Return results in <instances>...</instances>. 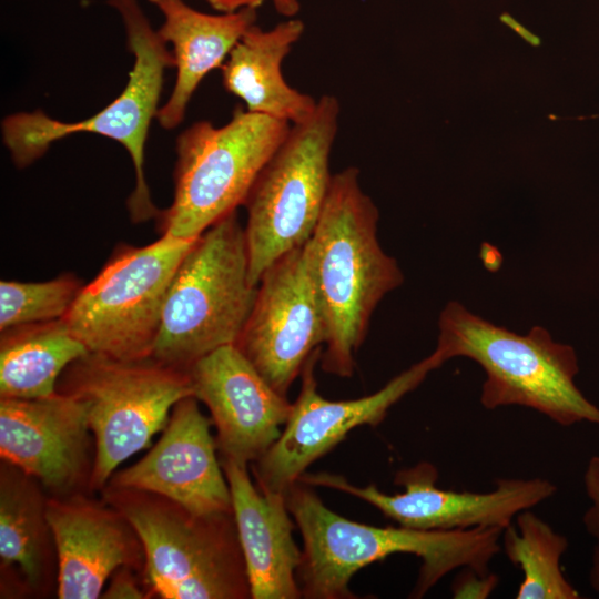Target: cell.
<instances>
[{
	"mask_svg": "<svg viewBox=\"0 0 599 599\" xmlns=\"http://www.w3.org/2000/svg\"><path fill=\"white\" fill-rule=\"evenodd\" d=\"M0 480V557L20 568L30 585L43 572L47 506L32 477L7 463Z\"/></svg>",
	"mask_w": 599,
	"mask_h": 599,
	"instance_id": "7402d4cb",
	"label": "cell"
},
{
	"mask_svg": "<svg viewBox=\"0 0 599 599\" xmlns=\"http://www.w3.org/2000/svg\"><path fill=\"white\" fill-rule=\"evenodd\" d=\"M497 585V577L491 575H480L466 568L453 586L455 598H486Z\"/></svg>",
	"mask_w": 599,
	"mask_h": 599,
	"instance_id": "484cf974",
	"label": "cell"
},
{
	"mask_svg": "<svg viewBox=\"0 0 599 599\" xmlns=\"http://www.w3.org/2000/svg\"><path fill=\"white\" fill-rule=\"evenodd\" d=\"M87 347L63 318L1 332V398H41L55 394L60 375Z\"/></svg>",
	"mask_w": 599,
	"mask_h": 599,
	"instance_id": "44dd1931",
	"label": "cell"
},
{
	"mask_svg": "<svg viewBox=\"0 0 599 599\" xmlns=\"http://www.w3.org/2000/svg\"><path fill=\"white\" fill-rule=\"evenodd\" d=\"M253 599L302 598L297 569L302 559L285 493L262 491L247 465L221 459Z\"/></svg>",
	"mask_w": 599,
	"mask_h": 599,
	"instance_id": "e0dca14e",
	"label": "cell"
},
{
	"mask_svg": "<svg viewBox=\"0 0 599 599\" xmlns=\"http://www.w3.org/2000/svg\"><path fill=\"white\" fill-rule=\"evenodd\" d=\"M325 341V321L302 246L263 273L235 345L268 384L286 396L309 355Z\"/></svg>",
	"mask_w": 599,
	"mask_h": 599,
	"instance_id": "4fadbf2b",
	"label": "cell"
},
{
	"mask_svg": "<svg viewBox=\"0 0 599 599\" xmlns=\"http://www.w3.org/2000/svg\"><path fill=\"white\" fill-rule=\"evenodd\" d=\"M302 481L286 491V502L302 538L297 581L302 598H356L348 585L362 568L394 554H412L422 566L412 598L423 597L457 568L489 573L500 550L501 528L423 530L403 526L375 527L348 520L327 508Z\"/></svg>",
	"mask_w": 599,
	"mask_h": 599,
	"instance_id": "6da1fadb",
	"label": "cell"
},
{
	"mask_svg": "<svg viewBox=\"0 0 599 599\" xmlns=\"http://www.w3.org/2000/svg\"><path fill=\"white\" fill-rule=\"evenodd\" d=\"M64 373L61 392L87 404L95 438L93 488H101L120 464L164 429L176 403L193 396L187 372L151 357L121 361L88 353Z\"/></svg>",
	"mask_w": 599,
	"mask_h": 599,
	"instance_id": "30bf717a",
	"label": "cell"
},
{
	"mask_svg": "<svg viewBox=\"0 0 599 599\" xmlns=\"http://www.w3.org/2000/svg\"><path fill=\"white\" fill-rule=\"evenodd\" d=\"M212 424L194 396L181 399L156 444L115 476L116 488L165 498L196 516L232 512L231 491L216 456Z\"/></svg>",
	"mask_w": 599,
	"mask_h": 599,
	"instance_id": "5bb4252c",
	"label": "cell"
},
{
	"mask_svg": "<svg viewBox=\"0 0 599 599\" xmlns=\"http://www.w3.org/2000/svg\"><path fill=\"white\" fill-rule=\"evenodd\" d=\"M120 16L134 64L123 91L90 118L63 122L41 110L17 112L2 121V138L17 167L39 160L57 141L77 133H93L120 143L131 156L135 186L128 200L133 222L158 217L144 175L145 143L156 118L164 73L174 67L167 43L155 31L138 0H108Z\"/></svg>",
	"mask_w": 599,
	"mask_h": 599,
	"instance_id": "5b68a950",
	"label": "cell"
},
{
	"mask_svg": "<svg viewBox=\"0 0 599 599\" xmlns=\"http://www.w3.org/2000/svg\"><path fill=\"white\" fill-rule=\"evenodd\" d=\"M304 22L288 18L263 30L251 27L233 48L222 68L226 91L240 98L245 110L296 124L308 119L317 100L292 88L282 64L304 33Z\"/></svg>",
	"mask_w": 599,
	"mask_h": 599,
	"instance_id": "ffe728a7",
	"label": "cell"
},
{
	"mask_svg": "<svg viewBox=\"0 0 599 599\" xmlns=\"http://www.w3.org/2000/svg\"><path fill=\"white\" fill-rule=\"evenodd\" d=\"M193 396L211 413L222 459L257 461L277 440L292 409L235 345L222 346L187 370Z\"/></svg>",
	"mask_w": 599,
	"mask_h": 599,
	"instance_id": "9a60e30c",
	"label": "cell"
},
{
	"mask_svg": "<svg viewBox=\"0 0 599 599\" xmlns=\"http://www.w3.org/2000/svg\"><path fill=\"white\" fill-rule=\"evenodd\" d=\"M290 128L237 105L222 126L199 121L184 130L176 140L173 200L156 217L161 234L196 238L237 211Z\"/></svg>",
	"mask_w": 599,
	"mask_h": 599,
	"instance_id": "52a82bcc",
	"label": "cell"
},
{
	"mask_svg": "<svg viewBox=\"0 0 599 599\" xmlns=\"http://www.w3.org/2000/svg\"><path fill=\"white\" fill-rule=\"evenodd\" d=\"M437 469L429 463L403 469L395 484L403 493L388 495L375 485L356 486L331 473L301 476L311 487L344 491L377 508L399 526L423 530H454L477 527L505 529L516 516L550 498L557 486L542 478H500L488 493L455 491L436 486Z\"/></svg>",
	"mask_w": 599,
	"mask_h": 599,
	"instance_id": "7c38bea8",
	"label": "cell"
},
{
	"mask_svg": "<svg viewBox=\"0 0 599 599\" xmlns=\"http://www.w3.org/2000/svg\"><path fill=\"white\" fill-rule=\"evenodd\" d=\"M87 404L57 392L41 398H1L0 454L53 491L71 488L84 470Z\"/></svg>",
	"mask_w": 599,
	"mask_h": 599,
	"instance_id": "2e32d148",
	"label": "cell"
},
{
	"mask_svg": "<svg viewBox=\"0 0 599 599\" xmlns=\"http://www.w3.org/2000/svg\"><path fill=\"white\" fill-rule=\"evenodd\" d=\"M435 353L443 363L467 357L485 372L480 403L487 409L518 405L535 409L561 426L599 425V407L577 387L578 358L570 345L532 327L520 335L449 302L439 317Z\"/></svg>",
	"mask_w": 599,
	"mask_h": 599,
	"instance_id": "3957f363",
	"label": "cell"
},
{
	"mask_svg": "<svg viewBox=\"0 0 599 599\" xmlns=\"http://www.w3.org/2000/svg\"><path fill=\"white\" fill-rule=\"evenodd\" d=\"M105 599H141L144 598L142 590L129 572L122 570L112 578L110 586L102 592Z\"/></svg>",
	"mask_w": 599,
	"mask_h": 599,
	"instance_id": "4316f807",
	"label": "cell"
},
{
	"mask_svg": "<svg viewBox=\"0 0 599 599\" xmlns=\"http://www.w3.org/2000/svg\"><path fill=\"white\" fill-rule=\"evenodd\" d=\"M502 530L508 559L518 566L522 580L517 599H579L578 590L565 577L560 559L568 548L565 536L556 532L530 509L516 516Z\"/></svg>",
	"mask_w": 599,
	"mask_h": 599,
	"instance_id": "603a6c76",
	"label": "cell"
},
{
	"mask_svg": "<svg viewBox=\"0 0 599 599\" xmlns=\"http://www.w3.org/2000/svg\"><path fill=\"white\" fill-rule=\"evenodd\" d=\"M321 355L322 346L307 358L301 373V392L292 403L291 414L280 437L253 465L256 484L262 491L285 493L314 461L332 450L352 429L362 425H378L393 405L444 364L433 352L372 395L329 400L317 390L315 367Z\"/></svg>",
	"mask_w": 599,
	"mask_h": 599,
	"instance_id": "8fae6325",
	"label": "cell"
},
{
	"mask_svg": "<svg viewBox=\"0 0 599 599\" xmlns=\"http://www.w3.org/2000/svg\"><path fill=\"white\" fill-rule=\"evenodd\" d=\"M256 293L244 227L234 211L203 232L180 263L151 358L186 372L211 352L236 344Z\"/></svg>",
	"mask_w": 599,
	"mask_h": 599,
	"instance_id": "277c9868",
	"label": "cell"
},
{
	"mask_svg": "<svg viewBox=\"0 0 599 599\" xmlns=\"http://www.w3.org/2000/svg\"><path fill=\"white\" fill-rule=\"evenodd\" d=\"M277 13L286 18H294L300 11V0H271Z\"/></svg>",
	"mask_w": 599,
	"mask_h": 599,
	"instance_id": "f1b7e54d",
	"label": "cell"
},
{
	"mask_svg": "<svg viewBox=\"0 0 599 599\" xmlns=\"http://www.w3.org/2000/svg\"><path fill=\"white\" fill-rule=\"evenodd\" d=\"M118 511L145 554V579L164 599L251 598L233 511L196 516L162 498H129Z\"/></svg>",
	"mask_w": 599,
	"mask_h": 599,
	"instance_id": "9c48e42d",
	"label": "cell"
},
{
	"mask_svg": "<svg viewBox=\"0 0 599 599\" xmlns=\"http://www.w3.org/2000/svg\"><path fill=\"white\" fill-rule=\"evenodd\" d=\"M70 273L44 282H0V332L12 327L63 318L80 290Z\"/></svg>",
	"mask_w": 599,
	"mask_h": 599,
	"instance_id": "cb8c5ba5",
	"label": "cell"
},
{
	"mask_svg": "<svg viewBox=\"0 0 599 599\" xmlns=\"http://www.w3.org/2000/svg\"><path fill=\"white\" fill-rule=\"evenodd\" d=\"M220 13H230L244 8L257 9L265 0H206Z\"/></svg>",
	"mask_w": 599,
	"mask_h": 599,
	"instance_id": "83f0119b",
	"label": "cell"
},
{
	"mask_svg": "<svg viewBox=\"0 0 599 599\" xmlns=\"http://www.w3.org/2000/svg\"><path fill=\"white\" fill-rule=\"evenodd\" d=\"M45 515L58 554L60 599L101 597L111 575L136 555L133 528L119 511L72 499L48 501Z\"/></svg>",
	"mask_w": 599,
	"mask_h": 599,
	"instance_id": "ac0fdd59",
	"label": "cell"
},
{
	"mask_svg": "<svg viewBox=\"0 0 599 599\" xmlns=\"http://www.w3.org/2000/svg\"><path fill=\"white\" fill-rule=\"evenodd\" d=\"M163 16L158 32L172 45L176 80L164 105L159 108V124L171 130L184 119L186 108L205 75L222 67L245 32L256 24L254 8L210 14L184 0H149Z\"/></svg>",
	"mask_w": 599,
	"mask_h": 599,
	"instance_id": "d6986e66",
	"label": "cell"
},
{
	"mask_svg": "<svg viewBox=\"0 0 599 599\" xmlns=\"http://www.w3.org/2000/svg\"><path fill=\"white\" fill-rule=\"evenodd\" d=\"M358 175L354 166L333 174L319 221L304 245L326 326L321 367L341 377L353 375L373 312L404 280L396 260L380 247L378 209Z\"/></svg>",
	"mask_w": 599,
	"mask_h": 599,
	"instance_id": "7a4b0ae2",
	"label": "cell"
},
{
	"mask_svg": "<svg viewBox=\"0 0 599 599\" xmlns=\"http://www.w3.org/2000/svg\"><path fill=\"white\" fill-rule=\"evenodd\" d=\"M583 484L586 494L591 502L583 515V524L587 531L597 541L593 549L589 580L592 589L599 593V456L590 458L585 470Z\"/></svg>",
	"mask_w": 599,
	"mask_h": 599,
	"instance_id": "d4e9b609",
	"label": "cell"
},
{
	"mask_svg": "<svg viewBox=\"0 0 599 599\" xmlns=\"http://www.w3.org/2000/svg\"><path fill=\"white\" fill-rule=\"evenodd\" d=\"M196 238L162 234L148 245L116 248L63 317L89 353L121 361L151 357L169 286Z\"/></svg>",
	"mask_w": 599,
	"mask_h": 599,
	"instance_id": "ba28073f",
	"label": "cell"
},
{
	"mask_svg": "<svg viewBox=\"0 0 599 599\" xmlns=\"http://www.w3.org/2000/svg\"><path fill=\"white\" fill-rule=\"evenodd\" d=\"M339 112L337 98L323 94L308 119L291 124L245 199L244 234L255 285L274 262L304 246L316 229L333 176L329 156Z\"/></svg>",
	"mask_w": 599,
	"mask_h": 599,
	"instance_id": "8992f818",
	"label": "cell"
}]
</instances>
